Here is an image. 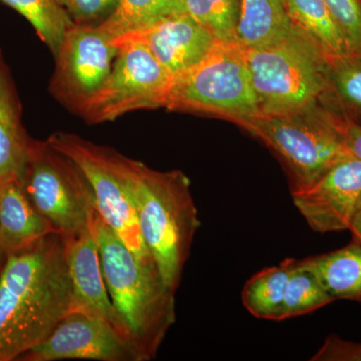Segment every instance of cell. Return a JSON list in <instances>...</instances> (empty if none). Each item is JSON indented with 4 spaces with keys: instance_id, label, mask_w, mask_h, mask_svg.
Wrapping results in <instances>:
<instances>
[{
    "instance_id": "3957f363",
    "label": "cell",
    "mask_w": 361,
    "mask_h": 361,
    "mask_svg": "<svg viewBox=\"0 0 361 361\" xmlns=\"http://www.w3.org/2000/svg\"><path fill=\"white\" fill-rule=\"evenodd\" d=\"M128 180L145 243L165 283L177 291L200 228L189 178L127 159Z\"/></svg>"
},
{
    "instance_id": "4fadbf2b",
    "label": "cell",
    "mask_w": 361,
    "mask_h": 361,
    "mask_svg": "<svg viewBox=\"0 0 361 361\" xmlns=\"http://www.w3.org/2000/svg\"><path fill=\"white\" fill-rule=\"evenodd\" d=\"M116 37L146 45L173 80L200 63L219 42L185 13L172 14L148 27Z\"/></svg>"
},
{
    "instance_id": "30bf717a",
    "label": "cell",
    "mask_w": 361,
    "mask_h": 361,
    "mask_svg": "<svg viewBox=\"0 0 361 361\" xmlns=\"http://www.w3.org/2000/svg\"><path fill=\"white\" fill-rule=\"evenodd\" d=\"M101 25H77L66 32L58 52L49 90L78 115L110 75L118 47Z\"/></svg>"
},
{
    "instance_id": "603a6c76",
    "label": "cell",
    "mask_w": 361,
    "mask_h": 361,
    "mask_svg": "<svg viewBox=\"0 0 361 361\" xmlns=\"http://www.w3.org/2000/svg\"><path fill=\"white\" fill-rule=\"evenodd\" d=\"M178 13H182V0H118L115 11L99 25L116 37Z\"/></svg>"
},
{
    "instance_id": "9a60e30c",
    "label": "cell",
    "mask_w": 361,
    "mask_h": 361,
    "mask_svg": "<svg viewBox=\"0 0 361 361\" xmlns=\"http://www.w3.org/2000/svg\"><path fill=\"white\" fill-rule=\"evenodd\" d=\"M52 233L54 227L33 206L20 179L0 183V265Z\"/></svg>"
},
{
    "instance_id": "5bb4252c",
    "label": "cell",
    "mask_w": 361,
    "mask_h": 361,
    "mask_svg": "<svg viewBox=\"0 0 361 361\" xmlns=\"http://www.w3.org/2000/svg\"><path fill=\"white\" fill-rule=\"evenodd\" d=\"M63 241L73 290L71 311L103 318L123 336L104 283L99 248L90 226L85 231L63 237Z\"/></svg>"
},
{
    "instance_id": "44dd1931",
    "label": "cell",
    "mask_w": 361,
    "mask_h": 361,
    "mask_svg": "<svg viewBox=\"0 0 361 361\" xmlns=\"http://www.w3.org/2000/svg\"><path fill=\"white\" fill-rule=\"evenodd\" d=\"M292 23L322 47L330 59L345 56L348 44L323 0H285Z\"/></svg>"
},
{
    "instance_id": "f1b7e54d",
    "label": "cell",
    "mask_w": 361,
    "mask_h": 361,
    "mask_svg": "<svg viewBox=\"0 0 361 361\" xmlns=\"http://www.w3.org/2000/svg\"><path fill=\"white\" fill-rule=\"evenodd\" d=\"M329 113L346 151L349 155L361 161V126L341 118L334 111H329Z\"/></svg>"
},
{
    "instance_id": "484cf974",
    "label": "cell",
    "mask_w": 361,
    "mask_h": 361,
    "mask_svg": "<svg viewBox=\"0 0 361 361\" xmlns=\"http://www.w3.org/2000/svg\"><path fill=\"white\" fill-rule=\"evenodd\" d=\"M349 52H361V0H323Z\"/></svg>"
},
{
    "instance_id": "e0dca14e",
    "label": "cell",
    "mask_w": 361,
    "mask_h": 361,
    "mask_svg": "<svg viewBox=\"0 0 361 361\" xmlns=\"http://www.w3.org/2000/svg\"><path fill=\"white\" fill-rule=\"evenodd\" d=\"M293 26L285 0H240L237 40L246 51L279 44Z\"/></svg>"
},
{
    "instance_id": "8fae6325",
    "label": "cell",
    "mask_w": 361,
    "mask_h": 361,
    "mask_svg": "<svg viewBox=\"0 0 361 361\" xmlns=\"http://www.w3.org/2000/svg\"><path fill=\"white\" fill-rule=\"evenodd\" d=\"M63 360L146 361L111 323L78 311L68 313L42 343L16 361Z\"/></svg>"
},
{
    "instance_id": "9c48e42d",
    "label": "cell",
    "mask_w": 361,
    "mask_h": 361,
    "mask_svg": "<svg viewBox=\"0 0 361 361\" xmlns=\"http://www.w3.org/2000/svg\"><path fill=\"white\" fill-rule=\"evenodd\" d=\"M118 47L106 82L78 115L87 123L113 122L137 110L166 108L173 78L146 45L115 37Z\"/></svg>"
},
{
    "instance_id": "5b68a950",
    "label": "cell",
    "mask_w": 361,
    "mask_h": 361,
    "mask_svg": "<svg viewBox=\"0 0 361 361\" xmlns=\"http://www.w3.org/2000/svg\"><path fill=\"white\" fill-rule=\"evenodd\" d=\"M237 125L279 157L290 176L291 192L307 186L332 166L351 157L331 114L320 103L290 113L259 114Z\"/></svg>"
},
{
    "instance_id": "8992f818",
    "label": "cell",
    "mask_w": 361,
    "mask_h": 361,
    "mask_svg": "<svg viewBox=\"0 0 361 361\" xmlns=\"http://www.w3.org/2000/svg\"><path fill=\"white\" fill-rule=\"evenodd\" d=\"M166 108L211 114L235 123L259 115L243 47L217 42L200 63L174 78Z\"/></svg>"
},
{
    "instance_id": "277c9868",
    "label": "cell",
    "mask_w": 361,
    "mask_h": 361,
    "mask_svg": "<svg viewBox=\"0 0 361 361\" xmlns=\"http://www.w3.org/2000/svg\"><path fill=\"white\" fill-rule=\"evenodd\" d=\"M244 51L260 114L304 110L326 92L330 58L295 25L279 44Z\"/></svg>"
},
{
    "instance_id": "d6986e66",
    "label": "cell",
    "mask_w": 361,
    "mask_h": 361,
    "mask_svg": "<svg viewBox=\"0 0 361 361\" xmlns=\"http://www.w3.org/2000/svg\"><path fill=\"white\" fill-rule=\"evenodd\" d=\"M319 103L361 126V52L330 59L329 87Z\"/></svg>"
},
{
    "instance_id": "6da1fadb",
    "label": "cell",
    "mask_w": 361,
    "mask_h": 361,
    "mask_svg": "<svg viewBox=\"0 0 361 361\" xmlns=\"http://www.w3.org/2000/svg\"><path fill=\"white\" fill-rule=\"evenodd\" d=\"M63 237L47 235L0 265V361L39 345L71 311Z\"/></svg>"
},
{
    "instance_id": "ba28073f",
    "label": "cell",
    "mask_w": 361,
    "mask_h": 361,
    "mask_svg": "<svg viewBox=\"0 0 361 361\" xmlns=\"http://www.w3.org/2000/svg\"><path fill=\"white\" fill-rule=\"evenodd\" d=\"M37 211L61 236L87 230L97 211L96 197L82 171L47 141L33 139L21 177Z\"/></svg>"
},
{
    "instance_id": "4316f807",
    "label": "cell",
    "mask_w": 361,
    "mask_h": 361,
    "mask_svg": "<svg viewBox=\"0 0 361 361\" xmlns=\"http://www.w3.org/2000/svg\"><path fill=\"white\" fill-rule=\"evenodd\" d=\"M71 20L77 25H92L106 20L113 13L118 0H61Z\"/></svg>"
},
{
    "instance_id": "52a82bcc",
    "label": "cell",
    "mask_w": 361,
    "mask_h": 361,
    "mask_svg": "<svg viewBox=\"0 0 361 361\" xmlns=\"http://www.w3.org/2000/svg\"><path fill=\"white\" fill-rule=\"evenodd\" d=\"M47 142L82 171L96 197L97 212L106 224L142 263L157 267L142 238L130 193L128 157L70 133H54Z\"/></svg>"
},
{
    "instance_id": "ac0fdd59",
    "label": "cell",
    "mask_w": 361,
    "mask_h": 361,
    "mask_svg": "<svg viewBox=\"0 0 361 361\" xmlns=\"http://www.w3.org/2000/svg\"><path fill=\"white\" fill-rule=\"evenodd\" d=\"M334 300L361 303V245L351 241L337 250L301 260Z\"/></svg>"
},
{
    "instance_id": "7402d4cb",
    "label": "cell",
    "mask_w": 361,
    "mask_h": 361,
    "mask_svg": "<svg viewBox=\"0 0 361 361\" xmlns=\"http://www.w3.org/2000/svg\"><path fill=\"white\" fill-rule=\"evenodd\" d=\"M20 13L52 54L58 52L66 32L75 25L61 0H0Z\"/></svg>"
},
{
    "instance_id": "d4e9b609",
    "label": "cell",
    "mask_w": 361,
    "mask_h": 361,
    "mask_svg": "<svg viewBox=\"0 0 361 361\" xmlns=\"http://www.w3.org/2000/svg\"><path fill=\"white\" fill-rule=\"evenodd\" d=\"M182 13L204 26L218 42L238 44L240 0H182Z\"/></svg>"
},
{
    "instance_id": "2e32d148",
    "label": "cell",
    "mask_w": 361,
    "mask_h": 361,
    "mask_svg": "<svg viewBox=\"0 0 361 361\" xmlns=\"http://www.w3.org/2000/svg\"><path fill=\"white\" fill-rule=\"evenodd\" d=\"M32 142L21 122L20 102L0 52V183L21 179Z\"/></svg>"
},
{
    "instance_id": "f546056e",
    "label": "cell",
    "mask_w": 361,
    "mask_h": 361,
    "mask_svg": "<svg viewBox=\"0 0 361 361\" xmlns=\"http://www.w3.org/2000/svg\"><path fill=\"white\" fill-rule=\"evenodd\" d=\"M348 231L350 232L351 237H353L351 241L356 242L361 245V198L356 207L353 219L350 221Z\"/></svg>"
},
{
    "instance_id": "7a4b0ae2",
    "label": "cell",
    "mask_w": 361,
    "mask_h": 361,
    "mask_svg": "<svg viewBox=\"0 0 361 361\" xmlns=\"http://www.w3.org/2000/svg\"><path fill=\"white\" fill-rule=\"evenodd\" d=\"M90 229L123 334L146 361L154 360L176 322V290L165 283L158 267L144 264L135 257L97 210Z\"/></svg>"
},
{
    "instance_id": "cb8c5ba5",
    "label": "cell",
    "mask_w": 361,
    "mask_h": 361,
    "mask_svg": "<svg viewBox=\"0 0 361 361\" xmlns=\"http://www.w3.org/2000/svg\"><path fill=\"white\" fill-rule=\"evenodd\" d=\"M317 277L301 260L291 258L290 273L285 291L282 320L310 314L334 302Z\"/></svg>"
},
{
    "instance_id": "7c38bea8",
    "label": "cell",
    "mask_w": 361,
    "mask_h": 361,
    "mask_svg": "<svg viewBox=\"0 0 361 361\" xmlns=\"http://www.w3.org/2000/svg\"><path fill=\"white\" fill-rule=\"evenodd\" d=\"M294 206L314 232L348 231L361 198V161L348 157L307 186L291 192Z\"/></svg>"
},
{
    "instance_id": "83f0119b",
    "label": "cell",
    "mask_w": 361,
    "mask_h": 361,
    "mask_svg": "<svg viewBox=\"0 0 361 361\" xmlns=\"http://www.w3.org/2000/svg\"><path fill=\"white\" fill-rule=\"evenodd\" d=\"M310 360L361 361V341H346L336 334H331Z\"/></svg>"
},
{
    "instance_id": "ffe728a7",
    "label": "cell",
    "mask_w": 361,
    "mask_h": 361,
    "mask_svg": "<svg viewBox=\"0 0 361 361\" xmlns=\"http://www.w3.org/2000/svg\"><path fill=\"white\" fill-rule=\"evenodd\" d=\"M290 267L291 258H287L248 279L241 297L244 307L251 315L258 319L281 322Z\"/></svg>"
}]
</instances>
